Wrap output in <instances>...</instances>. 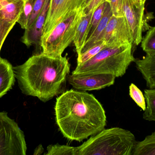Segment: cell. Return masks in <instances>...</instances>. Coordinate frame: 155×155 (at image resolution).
<instances>
[{
  "mask_svg": "<svg viewBox=\"0 0 155 155\" xmlns=\"http://www.w3.org/2000/svg\"><path fill=\"white\" fill-rule=\"evenodd\" d=\"M55 121L61 133L71 141L81 142L104 129V110L94 95L71 90L56 98Z\"/></svg>",
  "mask_w": 155,
  "mask_h": 155,
  "instance_id": "obj_1",
  "label": "cell"
},
{
  "mask_svg": "<svg viewBox=\"0 0 155 155\" xmlns=\"http://www.w3.org/2000/svg\"><path fill=\"white\" fill-rule=\"evenodd\" d=\"M70 68L66 56H51L42 52L13 67L22 93L44 103L62 92Z\"/></svg>",
  "mask_w": 155,
  "mask_h": 155,
  "instance_id": "obj_2",
  "label": "cell"
},
{
  "mask_svg": "<svg viewBox=\"0 0 155 155\" xmlns=\"http://www.w3.org/2000/svg\"><path fill=\"white\" fill-rule=\"evenodd\" d=\"M132 50V44L107 46L85 62L78 64L72 74H106L121 77L125 74L131 63L136 60Z\"/></svg>",
  "mask_w": 155,
  "mask_h": 155,
  "instance_id": "obj_3",
  "label": "cell"
},
{
  "mask_svg": "<svg viewBox=\"0 0 155 155\" xmlns=\"http://www.w3.org/2000/svg\"><path fill=\"white\" fill-rule=\"evenodd\" d=\"M135 137L119 127L104 129L78 147V155H132Z\"/></svg>",
  "mask_w": 155,
  "mask_h": 155,
  "instance_id": "obj_4",
  "label": "cell"
},
{
  "mask_svg": "<svg viewBox=\"0 0 155 155\" xmlns=\"http://www.w3.org/2000/svg\"><path fill=\"white\" fill-rule=\"evenodd\" d=\"M82 15V9L59 23L49 33L42 36L41 44L42 53L51 56H61L73 42Z\"/></svg>",
  "mask_w": 155,
  "mask_h": 155,
  "instance_id": "obj_5",
  "label": "cell"
},
{
  "mask_svg": "<svg viewBox=\"0 0 155 155\" xmlns=\"http://www.w3.org/2000/svg\"><path fill=\"white\" fill-rule=\"evenodd\" d=\"M27 146L23 132L6 112H0V155H25Z\"/></svg>",
  "mask_w": 155,
  "mask_h": 155,
  "instance_id": "obj_6",
  "label": "cell"
},
{
  "mask_svg": "<svg viewBox=\"0 0 155 155\" xmlns=\"http://www.w3.org/2000/svg\"><path fill=\"white\" fill-rule=\"evenodd\" d=\"M85 2L86 0H50L42 37L49 33L59 23L83 9Z\"/></svg>",
  "mask_w": 155,
  "mask_h": 155,
  "instance_id": "obj_7",
  "label": "cell"
},
{
  "mask_svg": "<svg viewBox=\"0 0 155 155\" xmlns=\"http://www.w3.org/2000/svg\"><path fill=\"white\" fill-rule=\"evenodd\" d=\"M132 32L124 16L112 15L103 33L101 42L108 46L133 44Z\"/></svg>",
  "mask_w": 155,
  "mask_h": 155,
  "instance_id": "obj_8",
  "label": "cell"
},
{
  "mask_svg": "<svg viewBox=\"0 0 155 155\" xmlns=\"http://www.w3.org/2000/svg\"><path fill=\"white\" fill-rule=\"evenodd\" d=\"M116 77L106 74L68 75L67 81L76 90L86 92L103 89L114 84Z\"/></svg>",
  "mask_w": 155,
  "mask_h": 155,
  "instance_id": "obj_9",
  "label": "cell"
},
{
  "mask_svg": "<svg viewBox=\"0 0 155 155\" xmlns=\"http://www.w3.org/2000/svg\"><path fill=\"white\" fill-rule=\"evenodd\" d=\"M145 7L138 8L133 0H124L123 14L132 32L133 45H138L143 40Z\"/></svg>",
  "mask_w": 155,
  "mask_h": 155,
  "instance_id": "obj_10",
  "label": "cell"
},
{
  "mask_svg": "<svg viewBox=\"0 0 155 155\" xmlns=\"http://www.w3.org/2000/svg\"><path fill=\"white\" fill-rule=\"evenodd\" d=\"M50 0H46L43 8L33 24L25 31L21 41L28 47L31 45L41 46L43 29L50 6Z\"/></svg>",
  "mask_w": 155,
  "mask_h": 155,
  "instance_id": "obj_11",
  "label": "cell"
},
{
  "mask_svg": "<svg viewBox=\"0 0 155 155\" xmlns=\"http://www.w3.org/2000/svg\"><path fill=\"white\" fill-rule=\"evenodd\" d=\"M112 15H113V13L111 11V7L109 3L107 2L103 17L100 22L98 24V25L91 36L86 41L80 54L86 51L96 45L104 43L101 42V38H102L103 33L108 23V21L110 20Z\"/></svg>",
  "mask_w": 155,
  "mask_h": 155,
  "instance_id": "obj_12",
  "label": "cell"
},
{
  "mask_svg": "<svg viewBox=\"0 0 155 155\" xmlns=\"http://www.w3.org/2000/svg\"><path fill=\"white\" fill-rule=\"evenodd\" d=\"M2 8L0 18L10 23H16L24 6L25 0H0Z\"/></svg>",
  "mask_w": 155,
  "mask_h": 155,
  "instance_id": "obj_13",
  "label": "cell"
},
{
  "mask_svg": "<svg viewBox=\"0 0 155 155\" xmlns=\"http://www.w3.org/2000/svg\"><path fill=\"white\" fill-rule=\"evenodd\" d=\"M135 62L145 80L147 87L149 89L155 88V56L146 55L142 59H136Z\"/></svg>",
  "mask_w": 155,
  "mask_h": 155,
  "instance_id": "obj_14",
  "label": "cell"
},
{
  "mask_svg": "<svg viewBox=\"0 0 155 155\" xmlns=\"http://www.w3.org/2000/svg\"><path fill=\"white\" fill-rule=\"evenodd\" d=\"M15 78L12 64L0 57V98L12 89Z\"/></svg>",
  "mask_w": 155,
  "mask_h": 155,
  "instance_id": "obj_15",
  "label": "cell"
},
{
  "mask_svg": "<svg viewBox=\"0 0 155 155\" xmlns=\"http://www.w3.org/2000/svg\"><path fill=\"white\" fill-rule=\"evenodd\" d=\"M93 13L83 15L78 23L74 43L76 48L78 55L80 54L87 37L88 26L92 18Z\"/></svg>",
  "mask_w": 155,
  "mask_h": 155,
  "instance_id": "obj_16",
  "label": "cell"
},
{
  "mask_svg": "<svg viewBox=\"0 0 155 155\" xmlns=\"http://www.w3.org/2000/svg\"><path fill=\"white\" fill-rule=\"evenodd\" d=\"M132 155H155V132L143 141H136Z\"/></svg>",
  "mask_w": 155,
  "mask_h": 155,
  "instance_id": "obj_17",
  "label": "cell"
},
{
  "mask_svg": "<svg viewBox=\"0 0 155 155\" xmlns=\"http://www.w3.org/2000/svg\"><path fill=\"white\" fill-rule=\"evenodd\" d=\"M144 96L147 106L143 114V118L147 121L155 122V88L145 89Z\"/></svg>",
  "mask_w": 155,
  "mask_h": 155,
  "instance_id": "obj_18",
  "label": "cell"
},
{
  "mask_svg": "<svg viewBox=\"0 0 155 155\" xmlns=\"http://www.w3.org/2000/svg\"><path fill=\"white\" fill-rule=\"evenodd\" d=\"M141 47L147 55L155 56V26L151 27L141 42Z\"/></svg>",
  "mask_w": 155,
  "mask_h": 155,
  "instance_id": "obj_19",
  "label": "cell"
},
{
  "mask_svg": "<svg viewBox=\"0 0 155 155\" xmlns=\"http://www.w3.org/2000/svg\"><path fill=\"white\" fill-rule=\"evenodd\" d=\"M45 155H78V147L60 145H50L47 147Z\"/></svg>",
  "mask_w": 155,
  "mask_h": 155,
  "instance_id": "obj_20",
  "label": "cell"
},
{
  "mask_svg": "<svg viewBox=\"0 0 155 155\" xmlns=\"http://www.w3.org/2000/svg\"><path fill=\"white\" fill-rule=\"evenodd\" d=\"M107 3V2H104V3L101 4L93 13L92 18L88 26L86 41L91 36L98 25V24L100 22L103 17Z\"/></svg>",
  "mask_w": 155,
  "mask_h": 155,
  "instance_id": "obj_21",
  "label": "cell"
},
{
  "mask_svg": "<svg viewBox=\"0 0 155 155\" xmlns=\"http://www.w3.org/2000/svg\"><path fill=\"white\" fill-rule=\"evenodd\" d=\"M35 0H25L22 11L19 16L17 22L22 29H27L28 22L32 12Z\"/></svg>",
  "mask_w": 155,
  "mask_h": 155,
  "instance_id": "obj_22",
  "label": "cell"
},
{
  "mask_svg": "<svg viewBox=\"0 0 155 155\" xmlns=\"http://www.w3.org/2000/svg\"><path fill=\"white\" fill-rule=\"evenodd\" d=\"M129 95L143 111L146 110V103L144 96L143 92L134 84L132 83L129 86Z\"/></svg>",
  "mask_w": 155,
  "mask_h": 155,
  "instance_id": "obj_23",
  "label": "cell"
},
{
  "mask_svg": "<svg viewBox=\"0 0 155 155\" xmlns=\"http://www.w3.org/2000/svg\"><path fill=\"white\" fill-rule=\"evenodd\" d=\"M108 46L105 43L98 44L92 48L88 49L84 52L78 56L77 65L81 64L85 62L89 59L94 57L101 50Z\"/></svg>",
  "mask_w": 155,
  "mask_h": 155,
  "instance_id": "obj_24",
  "label": "cell"
},
{
  "mask_svg": "<svg viewBox=\"0 0 155 155\" xmlns=\"http://www.w3.org/2000/svg\"><path fill=\"white\" fill-rule=\"evenodd\" d=\"M15 24L10 23L0 18V52L5 40Z\"/></svg>",
  "mask_w": 155,
  "mask_h": 155,
  "instance_id": "obj_25",
  "label": "cell"
},
{
  "mask_svg": "<svg viewBox=\"0 0 155 155\" xmlns=\"http://www.w3.org/2000/svg\"><path fill=\"white\" fill-rule=\"evenodd\" d=\"M46 0H35L32 12L28 22V28L34 22L38 15L41 12Z\"/></svg>",
  "mask_w": 155,
  "mask_h": 155,
  "instance_id": "obj_26",
  "label": "cell"
},
{
  "mask_svg": "<svg viewBox=\"0 0 155 155\" xmlns=\"http://www.w3.org/2000/svg\"><path fill=\"white\" fill-rule=\"evenodd\" d=\"M124 0H106L111 7L113 15L116 16H124L123 5Z\"/></svg>",
  "mask_w": 155,
  "mask_h": 155,
  "instance_id": "obj_27",
  "label": "cell"
},
{
  "mask_svg": "<svg viewBox=\"0 0 155 155\" xmlns=\"http://www.w3.org/2000/svg\"><path fill=\"white\" fill-rule=\"evenodd\" d=\"M106 0H91L82 9L83 15H87L93 13L98 6Z\"/></svg>",
  "mask_w": 155,
  "mask_h": 155,
  "instance_id": "obj_28",
  "label": "cell"
},
{
  "mask_svg": "<svg viewBox=\"0 0 155 155\" xmlns=\"http://www.w3.org/2000/svg\"><path fill=\"white\" fill-rule=\"evenodd\" d=\"M44 149L42 145L38 146L35 149L34 153V155H41L43 153Z\"/></svg>",
  "mask_w": 155,
  "mask_h": 155,
  "instance_id": "obj_29",
  "label": "cell"
},
{
  "mask_svg": "<svg viewBox=\"0 0 155 155\" xmlns=\"http://www.w3.org/2000/svg\"><path fill=\"white\" fill-rule=\"evenodd\" d=\"M135 5L138 8H144L145 5L143 3L142 0H133Z\"/></svg>",
  "mask_w": 155,
  "mask_h": 155,
  "instance_id": "obj_30",
  "label": "cell"
},
{
  "mask_svg": "<svg viewBox=\"0 0 155 155\" xmlns=\"http://www.w3.org/2000/svg\"><path fill=\"white\" fill-rule=\"evenodd\" d=\"M90 1H91V0H86L85 4L84 6H85V5H86Z\"/></svg>",
  "mask_w": 155,
  "mask_h": 155,
  "instance_id": "obj_31",
  "label": "cell"
},
{
  "mask_svg": "<svg viewBox=\"0 0 155 155\" xmlns=\"http://www.w3.org/2000/svg\"><path fill=\"white\" fill-rule=\"evenodd\" d=\"M2 2L0 1V10L2 9Z\"/></svg>",
  "mask_w": 155,
  "mask_h": 155,
  "instance_id": "obj_32",
  "label": "cell"
},
{
  "mask_svg": "<svg viewBox=\"0 0 155 155\" xmlns=\"http://www.w3.org/2000/svg\"><path fill=\"white\" fill-rule=\"evenodd\" d=\"M147 0H142V2H143V4L145 5V4Z\"/></svg>",
  "mask_w": 155,
  "mask_h": 155,
  "instance_id": "obj_33",
  "label": "cell"
},
{
  "mask_svg": "<svg viewBox=\"0 0 155 155\" xmlns=\"http://www.w3.org/2000/svg\"></svg>",
  "mask_w": 155,
  "mask_h": 155,
  "instance_id": "obj_34",
  "label": "cell"
}]
</instances>
